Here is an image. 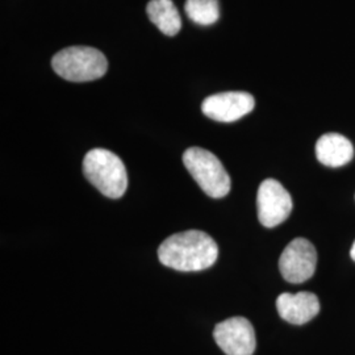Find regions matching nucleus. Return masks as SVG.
<instances>
[{
  "label": "nucleus",
  "mask_w": 355,
  "mask_h": 355,
  "mask_svg": "<svg viewBox=\"0 0 355 355\" xmlns=\"http://www.w3.org/2000/svg\"><path fill=\"white\" fill-rule=\"evenodd\" d=\"M218 248L215 240L200 230H187L170 236L158 248V259L177 271H203L215 265Z\"/></svg>",
  "instance_id": "f257e3e1"
},
{
  "label": "nucleus",
  "mask_w": 355,
  "mask_h": 355,
  "mask_svg": "<svg viewBox=\"0 0 355 355\" xmlns=\"http://www.w3.org/2000/svg\"><path fill=\"white\" fill-rule=\"evenodd\" d=\"M83 174L107 198L120 199L127 191V168L123 161L110 150H89L83 159Z\"/></svg>",
  "instance_id": "f03ea898"
},
{
  "label": "nucleus",
  "mask_w": 355,
  "mask_h": 355,
  "mask_svg": "<svg viewBox=\"0 0 355 355\" xmlns=\"http://www.w3.org/2000/svg\"><path fill=\"white\" fill-rule=\"evenodd\" d=\"M51 67L69 82H91L105 76L108 61L102 51L89 46H70L58 51Z\"/></svg>",
  "instance_id": "7ed1b4c3"
},
{
  "label": "nucleus",
  "mask_w": 355,
  "mask_h": 355,
  "mask_svg": "<svg viewBox=\"0 0 355 355\" xmlns=\"http://www.w3.org/2000/svg\"><path fill=\"white\" fill-rule=\"evenodd\" d=\"M183 164L199 187L209 198L221 199L228 195L230 178L214 153L193 146L183 154Z\"/></svg>",
  "instance_id": "20e7f679"
},
{
  "label": "nucleus",
  "mask_w": 355,
  "mask_h": 355,
  "mask_svg": "<svg viewBox=\"0 0 355 355\" xmlns=\"http://www.w3.org/2000/svg\"><path fill=\"white\" fill-rule=\"evenodd\" d=\"M257 205L261 224L266 228H275L291 215V195L278 180L266 179L258 189Z\"/></svg>",
  "instance_id": "39448f33"
},
{
  "label": "nucleus",
  "mask_w": 355,
  "mask_h": 355,
  "mask_svg": "<svg viewBox=\"0 0 355 355\" xmlns=\"http://www.w3.org/2000/svg\"><path fill=\"white\" fill-rule=\"evenodd\" d=\"M316 263L318 253L315 246L305 239H296L286 246L280 255V272L287 282L297 284L313 277Z\"/></svg>",
  "instance_id": "423d86ee"
},
{
  "label": "nucleus",
  "mask_w": 355,
  "mask_h": 355,
  "mask_svg": "<svg viewBox=\"0 0 355 355\" xmlns=\"http://www.w3.org/2000/svg\"><path fill=\"white\" fill-rule=\"evenodd\" d=\"M214 338L227 355H253L257 346L253 325L245 318H230L217 324Z\"/></svg>",
  "instance_id": "0eeeda50"
},
{
  "label": "nucleus",
  "mask_w": 355,
  "mask_h": 355,
  "mask_svg": "<svg viewBox=\"0 0 355 355\" xmlns=\"http://www.w3.org/2000/svg\"><path fill=\"white\" fill-rule=\"evenodd\" d=\"M255 107L253 96L242 91H229L208 96L203 104V114L220 123H233L250 114Z\"/></svg>",
  "instance_id": "6e6552de"
},
{
  "label": "nucleus",
  "mask_w": 355,
  "mask_h": 355,
  "mask_svg": "<svg viewBox=\"0 0 355 355\" xmlns=\"http://www.w3.org/2000/svg\"><path fill=\"white\" fill-rule=\"evenodd\" d=\"M277 309L280 318L293 325H303L320 312L318 296L311 292L282 293L277 299Z\"/></svg>",
  "instance_id": "1a4fd4ad"
},
{
  "label": "nucleus",
  "mask_w": 355,
  "mask_h": 355,
  "mask_svg": "<svg viewBox=\"0 0 355 355\" xmlns=\"http://www.w3.org/2000/svg\"><path fill=\"white\" fill-rule=\"evenodd\" d=\"M316 157L322 165L341 167L353 159L354 146L343 135L327 133L318 139Z\"/></svg>",
  "instance_id": "9d476101"
},
{
  "label": "nucleus",
  "mask_w": 355,
  "mask_h": 355,
  "mask_svg": "<svg viewBox=\"0 0 355 355\" xmlns=\"http://www.w3.org/2000/svg\"><path fill=\"white\" fill-rule=\"evenodd\" d=\"M146 13L154 26L166 36H177L182 28V19L171 0H150Z\"/></svg>",
  "instance_id": "9b49d317"
},
{
  "label": "nucleus",
  "mask_w": 355,
  "mask_h": 355,
  "mask_svg": "<svg viewBox=\"0 0 355 355\" xmlns=\"http://www.w3.org/2000/svg\"><path fill=\"white\" fill-rule=\"evenodd\" d=\"M184 11L190 20L199 26H212L220 17L217 0H187Z\"/></svg>",
  "instance_id": "f8f14e48"
},
{
  "label": "nucleus",
  "mask_w": 355,
  "mask_h": 355,
  "mask_svg": "<svg viewBox=\"0 0 355 355\" xmlns=\"http://www.w3.org/2000/svg\"><path fill=\"white\" fill-rule=\"evenodd\" d=\"M350 255H352L353 261H355V241L354 243H353V246H352V250H350Z\"/></svg>",
  "instance_id": "ddd939ff"
}]
</instances>
